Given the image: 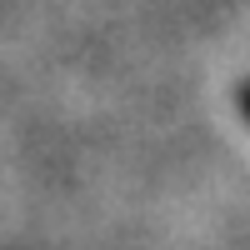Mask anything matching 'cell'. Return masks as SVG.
Instances as JSON below:
<instances>
[{"label": "cell", "instance_id": "6da1fadb", "mask_svg": "<svg viewBox=\"0 0 250 250\" xmlns=\"http://www.w3.org/2000/svg\"><path fill=\"white\" fill-rule=\"evenodd\" d=\"M235 110H240L245 125H250V80H240V85H235Z\"/></svg>", "mask_w": 250, "mask_h": 250}]
</instances>
